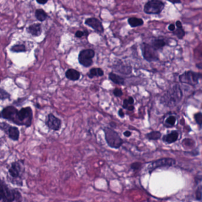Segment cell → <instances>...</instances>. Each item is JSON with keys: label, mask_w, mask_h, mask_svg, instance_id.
<instances>
[{"label": "cell", "mask_w": 202, "mask_h": 202, "mask_svg": "<svg viewBox=\"0 0 202 202\" xmlns=\"http://www.w3.org/2000/svg\"><path fill=\"white\" fill-rule=\"evenodd\" d=\"M1 117L18 126L30 128L32 124L33 111L30 106L23 107L18 110L15 107L8 106L2 110Z\"/></svg>", "instance_id": "1"}, {"label": "cell", "mask_w": 202, "mask_h": 202, "mask_svg": "<svg viewBox=\"0 0 202 202\" xmlns=\"http://www.w3.org/2000/svg\"><path fill=\"white\" fill-rule=\"evenodd\" d=\"M110 126H111V128H116V124L115 123H113V122H110Z\"/></svg>", "instance_id": "41"}, {"label": "cell", "mask_w": 202, "mask_h": 202, "mask_svg": "<svg viewBox=\"0 0 202 202\" xmlns=\"http://www.w3.org/2000/svg\"><path fill=\"white\" fill-rule=\"evenodd\" d=\"M95 52L93 49H84L79 52L78 55L79 63L84 67H89L93 64V58Z\"/></svg>", "instance_id": "9"}, {"label": "cell", "mask_w": 202, "mask_h": 202, "mask_svg": "<svg viewBox=\"0 0 202 202\" xmlns=\"http://www.w3.org/2000/svg\"><path fill=\"white\" fill-rule=\"evenodd\" d=\"M65 76L68 79L75 81L79 79L81 74L79 71L74 69H69L65 72Z\"/></svg>", "instance_id": "16"}, {"label": "cell", "mask_w": 202, "mask_h": 202, "mask_svg": "<svg viewBox=\"0 0 202 202\" xmlns=\"http://www.w3.org/2000/svg\"><path fill=\"white\" fill-rule=\"evenodd\" d=\"M173 34L176 36L179 40H182L185 37L186 33L185 30L183 28H177L173 32Z\"/></svg>", "instance_id": "24"}, {"label": "cell", "mask_w": 202, "mask_h": 202, "mask_svg": "<svg viewBox=\"0 0 202 202\" xmlns=\"http://www.w3.org/2000/svg\"><path fill=\"white\" fill-rule=\"evenodd\" d=\"M196 122L200 126H202V113L199 112L195 115L194 116Z\"/></svg>", "instance_id": "29"}, {"label": "cell", "mask_w": 202, "mask_h": 202, "mask_svg": "<svg viewBox=\"0 0 202 202\" xmlns=\"http://www.w3.org/2000/svg\"><path fill=\"white\" fill-rule=\"evenodd\" d=\"M201 57L202 58V52H201Z\"/></svg>", "instance_id": "43"}, {"label": "cell", "mask_w": 202, "mask_h": 202, "mask_svg": "<svg viewBox=\"0 0 202 202\" xmlns=\"http://www.w3.org/2000/svg\"><path fill=\"white\" fill-rule=\"evenodd\" d=\"M165 8V3L161 0H149L143 7L146 14H159Z\"/></svg>", "instance_id": "7"}, {"label": "cell", "mask_w": 202, "mask_h": 202, "mask_svg": "<svg viewBox=\"0 0 202 202\" xmlns=\"http://www.w3.org/2000/svg\"><path fill=\"white\" fill-rule=\"evenodd\" d=\"M178 138V132L176 131H172L170 134L165 135L163 137V141L167 143H172L175 142Z\"/></svg>", "instance_id": "17"}, {"label": "cell", "mask_w": 202, "mask_h": 202, "mask_svg": "<svg viewBox=\"0 0 202 202\" xmlns=\"http://www.w3.org/2000/svg\"><path fill=\"white\" fill-rule=\"evenodd\" d=\"M27 32L33 36H39L42 33V26L40 23H35L27 28Z\"/></svg>", "instance_id": "14"}, {"label": "cell", "mask_w": 202, "mask_h": 202, "mask_svg": "<svg viewBox=\"0 0 202 202\" xmlns=\"http://www.w3.org/2000/svg\"><path fill=\"white\" fill-rule=\"evenodd\" d=\"M24 173V161L20 159L12 162L8 170L10 181L12 184L18 186H23L22 176Z\"/></svg>", "instance_id": "3"}, {"label": "cell", "mask_w": 202, "mask_h": 202, "mask_svg": "<svg viewBox=\"0 0 202 202\" xmlns=\"http://www.w3.org/2000/svg\"><path fill=\"white\" fill-rule=\"evenodd\" d=\"M113 94L116 97H120L123 95V91L120 88H115L113 91Z\"/></svg>", "instance_id": "31"}, {"label": "cell", "mask_w": 202, "mask_h": 202, "mask_svg": "<svg viewBox=\"0 0 202 202\" xmlns=\"http://www.w3.org/2000/svg\"><path fill=\"white\" fill-rule=\"evenodd\" d=\"M176 26L177 28H183V24L182 23L180 20H177L176 22Z\"/></svg>", "instance_id": "36"}, {"label": "cell", "mask_w": 202, "mask_h": 202, "mask_svg": "<svg viewBox=\"0 0 202 202\" xmlns=\"http://www.w3.org/2000/svg\"><path fill=\"white\" fill-rule=\"evenodd\" d=\"M176 24L172 23V24H170L168 26V30H170V32H173V31H174V30H176Z\"/></svg>", "instance_id": "34"}, {"label": "cell", "mask_w": 202, "mask_h": 202, "mask_svg": "<svg viewBox=\"0 0 202 202\" xmlns=\"http://www.w3.org/2000/svg\"><path fill=\"white\" fill-rule=\"evenodd\" d=\"M202 78V73L192 71H187L179 76V81L181 83L192 86L199 84V79Z\"/></svg>", "instance_id": "8"}, {"label": "cell", "mask_w": 202, "mask_h": 202, "mask_svg": "<svg viewBox=\"0 0 202 202\" xmlns=\"http://www.w3.org/2000/svg\"><path fill=\"white\" fill-rule=\"evenodd\" d=\"M176 123V118L174 116H169L165 122V125L167 127L171 128L173 127Z\"/></svg>", "instance_id": "27"}, {"label": "cell", "mask_w": 202, "mask_h": 202, "mask_svg": "<svg viewBox=\"0 0 202 202\" xmlns=\"http://www.w3.org/2000/svg\"><path fill=\"white\" fill-rule=\"evenodd\" d=\"M84 35H85V32H82V31H79V30L77 31L76 32L75 35V37H76L77 38H81V37H82Z\"/></svg>", "instance_id": "33"}, {"label": "cell", "mask_w": 202, "mask_h": 202, "mask_svg": "<svg viewBox=\"0 0 202 202\" xmlns=\"http://www.w3.org/2000/svg\"><path fill=\"white\" fill-rule=\"evenodd\" d=\"M109 79L115 84L123 85L125 84V78L113 72H110L109 75Z\"/></svg>", "instance_id": "18"}, {"label": "cell", "mask_w": 202, "mask_h": 202, "mask_svg": "<svg viewBox=\"0 0 202 202\" xmlns=\"http://www.w3.org/2000/svg\"><path fill=\"white\" fill-rule=\"evenodd\" d=\"M182 98L183 92L180 86L175 84L163 94L160 101L164 106L171 108L177 105Z\"/></svg>", "instance_id": "2"}, {"label": "cell", "mask_w": 202, "mask_h": 202, "mask_svg": "<svg viewBox=\"0 0 202 202\" xmlns=\"http://www.w3.org/2000/svg\"><path fill=\"white\" fill-rule=\"evenodd\" d=\"M123 135H125L126 137H129L131 136V135H132V133L130 132V131H125L124 133H123Z\"/></svg>", "instance_id": "40"}, {"label": "cell", "mask_w": 202, "mask_h": 202, "mask_svg": "<svg viewBox=\"0 0 202 202\" xmlns=\"http://www.w3.org/2000/svg\"><path fill=\"white\" fill-rule=\"evenodd\" d=\"M196 198L198 201H201L202 199V186L198 187L196 192Z\"/></svg>", "instance_id": "30"}, {"label": "cell", "mask_w": 202, "mask_h": 202, "mask_svg": "<svg viewBox=\"0 0 202 202\" xmlns=\"http://www.w3.org/2000/svg\"><path fill=\"white\" fill-rule=\"evenodd\" d=\"M176 164V160L173 158H165L162 159H159L156 161L152 162L151 164L149 170L150 173L152 171L161 167H171Z\"/></svg>", "instance_id": "12"}, {"label": "cell", "mask_w": 202, "mask_h": 202, "mask_svg": "<svg viewBox=\"0 0 202 202\" xmlns=\"http://www.w3.org/2000/svg\"><path fill=\"white\" fill-rule=\"evenodd\" d=\"M103 131L106 143L109 147L113 149H119L121 147L123 143V140L119 133L109 127H105Z\"/></svg>", "instance_id": "5"}, {"label": "cell", "mask_w": 202, "mask_h": 202, "mask_svg": "<svg viewBox=\"0 0 202 202\" xmlns=\"http://www.w3.org/2000/svg\"><path fill=\"white\" fill-rule=\"evenodd\" d=\"M1 129L5 132L8 137L14 140L18 141L20 137V131L17 127L12 126L5 122H2L1 123Z\"/></svg>", "instance_id": "10"}, {"label": "cell", "mask_w": 202, "mask_h": 202, "mask_svg": "<svg viewBox=\"0 0 202 202\" xmlns=\"http://www.w3.org/2000/svg\"><path fill=\"white\" fill-rule=\"evenodd\" d=\"M35 17L39 21H43L47 18L48 14L43 9H38L35 12Z\"/></svg>", "instance_id": "22"}, {"label": "cell", "mask_w": 202, "mask_h": 202, "mask_svg": "<svg viewBox=\"0 0 202 202\" xmlns=\"http://www.w3.org/2000/svg\"><path fill=\"white\" fill-rule=\"evenodd\" d=\"M48 0H36L37 3H39V4H42V5L45 4L48 2Z\"/></svg>", "instance_id": "39"}, {"label": "cell", "mask_w": 202, "mask_h": 202, "mask_svg": "<svg viewBox=\"0 0 202 202\" xmlns=\"http://www.w3.org/2000/svg\"><path fill=\"white\" fill-rule=\"evenodd\" d=\"M104 75V71L100 68H94L90 70L88 76L90 78H93L95 76H102Z\"/></svg>", "instance_id": "19"}, {"label": "cell", "mask_w": 202, "mask_h": 202, "mask_svg": "<svg viewBox=\"0 0 202 202\" xmlns=\"http://www.w3.org/2000/svg\"><path fill=\"white\" fill-rule=\"evenodd\" d=\"M128 22L131 27H137L144 24L143 20L140 18L131 17L128 20Z\"/></svg>", "instance_id": "20"}, {"label": "cell", "mask_w": 202, "mask_h": 202, "mask_svg": "<svg viewBox=\"0 0 202 202\" xmlns=\"http://www.w3.org/2000/svg\"><path fill=\"white\" fill-rule=\"evenodd\" d=\"M11 95L3 88L0 89V98L1 100H6V99H10Z\"/></svg>", "instance_id": "28"}, {"label": "cell", "mask_w": 202, "mask_h": 202, "mask_svg": "<svg viewBox=\"0 0 202 202\" xmlns=\"http://www.w3.org/2000/svg\"><path fill=\"white\" fill-rule=\"evenodd\" d=\"M85 24L94 30L102 33L104 32V27L101 22L96 18H88L85 21Z\"/></svg>", "instance_id": "13"}, {"label": "cell", "mask_w": 202, "mask_h": 202, "mask_svg": "<svg viewBox=\"0 0 202 202\" xmlns=\"http://www.w3.org/2000/svg\"><path fill=\"white\" fill-rule=\"evenodd\" d=\"M45 124L49 129L58 131L61 128L62 121L54 114L49 113L46 117Z\"/></svg>", "instance_id": "11"}, {"label": "cell", "mask_w": 202, "mask_h": 202, "mask_svg": "<svg viewBox=\"0 0 202 202\" xmlns=\"http://www.w3.org/2000/svg\"><path fill=\"white\" fill-rule=\"evenodd\" d=\"M10 51L13 52H24L26 51V48L24 45H15L11 48Z\"/></svg>", "instance_id": "25"}, {"label": "cell", "mask_w": 202, "mask_h": 202, "mask_svg": "<svg viewBox=\"0 0 202 202\" xmlns=\"http://www.w3.org/2000/svg\"><path fill=\"white\" fill-rule=\"evenodd\" d=\"M140 49L143 59L147 62H152L159 61L158 51L151 43H142L140 45Z\"/></svg>", "instance_id": "6"}, {"label": "cell", "mask_w": 202, "mask_h": 202, "mask_svg": "<svg viewBox=\"0 0 202 202\" xmlns=\"http://www.w3.org/2000/svg\"><path fill=\"white\" fill-rule=\"evenodd\" d=\"M116 71H119L120 73H122L125 75H128L132 72V68L130 65H118L116 68Z\"/></svg>", "instance_id": "23"}, {"label": "cell", "mask_w": 202, "mask_h": 202, "mask_svg": "<svg viewBox=\"0 0 202 202\" xmlns=\"http://www.w3.org/2000/svg\"><path fill=\"white\" fill-rule=\"evenodd\" d=\"M0 201L1 202H21L22 196L17 189H11L1 180L0 181Z\"/></svg>", "instance_id": "4"}, {"label": "cell", "mask_w": 202, "mask_h": 202, "mask_svg": "<svg viewBox=\"0 0 202 202\" xmlns=\"http://www.w3.org/2000/svg\"><path fill=\"white\" fill-rule=\"evenodd\" d=\"M202 181V176H198L196 178H195V181L196 183L198 184V183L201 182Z\"/></svg>", "instance_id": "38"}, {"label": "cell", "mask_w": 202, "mask_h": 202, "mask_svg": "<svg viewBox=\"0 0 202 202\" xmlns=\"http://www.w3.org/2000/svg\"><path fill=\"white\" fill-rule=\"evenodd\" d=\"M35 106L36 107V108H38V109H40V106L39 104H35Z\"/></svg>", "instance_id": "42"}, {"label": "cell", "mask_w": 202, "mask_h": 202, "mask_svg": "<svg viewBox=\"0 0 202 202\" xmlns=\"http://www.w3.org/2000/svg\"><path fill=\"white\" fill-rule=\"evenodd\" d=\"M146 137L149 140H158L161 137V133L159 131H152L148 134Z\"/></svg>", "instance_id": "26"}, {"label": "cell", "mask_w": 202, "mask_h": 202, "mask_svg": "<svg viewBox=\"0 0 202 202\" xmlns=\"http://www.w3.org/2000/svg\"><path fill=\"white\" fill-rule=\"evenodd\" d=\"M134 99L132 97H129L128 99H125L123 100V103L122 107L129 111H133L135 109L134 106Z\"/></svg>", "instance_id": "21"}, {"label": "cell", "mask_w": 202, "mask_h": 202, "mask_svg": "<svg viewBox=\"0 0 202 202\" xmlns=\"http://www.w3.org/2000/svg\"><path fill=\"white\" fill-rule=\"evenodd\" d=\"M151 45L158 51L162 50L167 45V42L163 39H154L152 40Z\"/></svg>", "instance_id": "15"}, {"label": "cell", "mask_w": 202, "mask_h": 202, "mask_svg": "<svg viewBox=\"0 0 202 202\" xmlns=\"http://www.w3.org/2000/svg\"><path fill=\"white\" fill-rule=\"evenodd\" d=\"M168 1H169L170 2H171V4H181L182 2L181 0H167Z\"/></svg>", "instance_id": "35"}, {"label": "cell", "mask_w": 202, "mask_h": 202, "mask_svg": "<svg viewBox=\"0 0 202 202\" xmlns=\"http://www.w3.org/2000/svg\"><path fill=\"white\" fill-rule=\"evenodd\" d=\"M141 165H142L141 163L138 162H134V163L131 164V169H132L133 170H137L140 168V167H141Z\"/></svg>", "instance_id": "32"}, {"label": "cell", "mask_w": 202, "mask_h": 202, "mask_svg": "<svg viewBox=\"0 0 202 202\" xmlns=\"http://www.w3.org/2000/svg\"><path fill=\"white\" fill-rule=\"evenodd\" d=\"M118 115H119V116L120 118H123L125 117V113H124V112H123V110H122V109H120L119 110Z\"/></svg>", "instance_id": "37"}]
</instances>
